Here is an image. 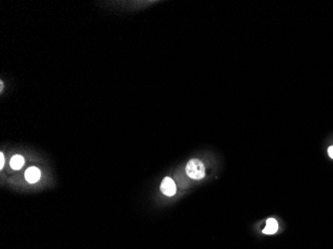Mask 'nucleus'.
<instances>
[{
  "label": "nucleus",
  "mask_w": 333,
  "mask_h": 249,
  "mask_svg": "<svg viewBox=\"0 0 333 249\" xmlns=\"http://www.w3.org/2000/svg\"><path fill=\"white\" fill-rule=\"evenodd\" d=\"M186 171L187 174L193 179H202L206 175V168L204 164L197 159L191 160L188 163Z\"/></svg>",
  "instance_id": "obj_1"
},
{
  "label": "nucleus",
  "mask_w": 333,
  "mask_h": 249,
  "mask_svg": "<svg viewBox=\"0 0 333 249\" xmlns=\"http://www.w3.org/2000/svg\"><path fill=\"white\" fill-rule=\"evenodd\" d=\"M161 192L166 197H173L177 192L175 181L170 177H165L161 183Z\"/></svg>",
  "instance_id": "obj_2"
},
{
  "label": "nucleus",
  "mask_w": 333,
  "mask_h": 249,
  "mask_svg": "<svg viewBox=\"0 0 333 249\" xmlns=\"http://www.w3.org/2000/svg\"><path fill=\"white\" fill-rule=\"evenodd\" d=\"M40 176H41V172L35 166H31L25 171V178L30 183L37 182L40 179Z\"/></svg>",
  "instance_id": "obj_3"
},
{
  "label": "nucleus",
  "mask_w": 333,
  "mask_h": 249,
  "mask_svg": "<svg viewBox=\"0 0 333 249\" xmlns=\"http://www.w3.org/2000/svg\"><path fill=\"white\" fill-rule=\"evenodd\" d=\"M279 229V223L274 218H268L266 220V226L262 230L264 234H274Z\"/></svg>",
  "instance_id": "obj_4"
},
{
  "label": "nucleus",
  "mask_w": 333,
  "mask_h": 249,
  "mask_svg": "<svg viewBox=\"0 0 333 249\" xmlns=\"http://www.w3.org/2000/svg\"><path fill=\"white\" fill-rule=\"evenodd\" d=\"M24 165V158L20 155H16L12 157L10 161V166L13 169H20Z\"/></svg>",
  "instance_id": "obj_5"
},
{
  "label": "nucleus",
  "mask_w": 333,
  "mask_h": 249,
  "mask_svg": "<svg viewBox=\"0 0 333 249\" xmlns=\"http://www.w3.org/2000/svg\"><path fill=\"white\" fill-rule=\"evenodd\" d=\"M4 164H5V159H4V155L1 153L0 154V168H3L4 166Z\"/></svg>",
  "instance_id": "obj_6"
},
{
  "label": "nucleus",
  "mask_w": 333,
  "mask_h": 249,
  "mask_svg": "<svg viewBox=\"0 0 333 249\" xmlns=\"http://www.w3.org/2000/svg\"><path fill=\"white\" fill-rule=\"evenodd\" d=\"M328 155H329V157H330L331 159H333V146L328 148Z\"/></svg>",
  "instance_id": "obj_7"
}]
</instances>
